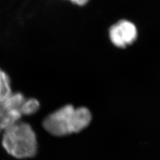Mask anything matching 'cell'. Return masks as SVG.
Listing matches in <instances>:
<instances>
[{
	"instance_id": "6da1fadb",
	"label": "cell",
	"mask_w": 160,
	"mask_h": 160,
	"mask_svg": "<svg viewBox=\"0 0 160 160\" xmlns=\"http://www.w3.org/2000/svg\"><path fill=\"white\" fill-rule=\"evenodd\" d=\"M92 113L86 107L67 105L50 113L44 119L43 126L54 136H66L86 129L92 121Z\"/></svg>"
},
{
	"instance_id": "7a4b0ae2",
	"label": "cell",
	"mask_w": 160,
	"mask_h": 160,
	"mask_svg": "<svg viewBox=\"0 0 160 160\" xmlns=\"http://www.w3.org/2000/svg\"><path fill=\"white\" fill-rule=\"evenodd\" d=\"M2 146L15 158H32L38 151L36 134L29 123L19 121L3 132Z\"/></svg>"
},
{
	"instance_id": "3957f363",
	"label": "cell",
	"mask_w": 160,
	"mask_h": 160,
	"mask_svg": "<svg viewBox=\"0 0 160 160\" xmlns=\"http://www.w3.org/2000/svg\"><path fill=\"white\" fill-rule=\"evenodd\" d=\"M26 98L20 93H12L0 102V134L19 122L22 117L20 109Z\"/></svg>"
},
{
	"instance_id": "277c9868",
	"label": "cell",
	"mask_w": 160,
	"mask_h": 160,
	"mask_svg": "<svg viewBox=\"0 0 160 160\" xmlns=\"http://www.w3.org/2000/svg\"><path fill=\"white\" fill-rule=\"evenodd\" d=\"M110 42L118 48H126L133 44L138 38V29L134 23L128 19H120L109 28Z\"/></svg>"
},
{
	"instance_id": "5b68a950",
	"label": "cell",
	"mask_w": 160,
	"mask_h": 160,
	"mask_svg": "<svg viewBox=\"0 0 160 160\" xmlns=\"http://www.w3.org/2000/svg\"><path fill=\"white\" fill-rule=\"evenodd\" d=\"M12 93L9 75L0 68V102L6 99Z\"/></svg>"
},
{
	"instance_id": "8992f818",
	"label": "cell",
	"mask_w": 160,
	"mask_h": 160,
	"mask_svg": "<svg viewBox=\"0 0 160 160\" xmlns=\"http://www.w3.org/2000/svg\"><path fill=\"white\" fill-rule=\"evenodd\" d=\"M40 108L39 101L34 98L26 99L20 109L22 116H31L36 113Z\"/></svg>"
},
{
	"instance_id": "52a82bcc",
	"label": "cell",
	"mask_w": 160,
	"mask_h": 160,
	"mask_svg": "<svg viewBox=\"0 0 160 160\" xmlns=\"http://www.w3.org/2000/svg\"><path fill=\"white\" fill-rule=\"evenodd\" d=\"M68 1H70L72 3L76 5V6H86L89 0H68Z\"/></svg>"
}]
</instances>
